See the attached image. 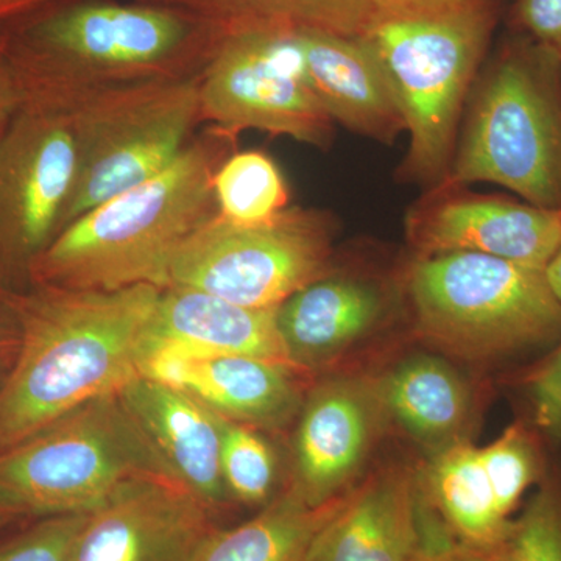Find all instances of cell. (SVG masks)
Returning <instances> with one entry per match:
<instances>
[{"instance_id":"6da1fadb","label":"cell","mask_w":561,"mask_h":561,"mask_svg":"<svg viewBox=\"0 0 561 561\" xmlns=\"http://www.w3.org/2000/svg\"><path fill=\"white\" fill-rule=\"evenodd\" d=\"M161 289L10 291L20 345L0 382V451L140 376Z\"/></svg>"},{"instance_id":"7a4b0ae2","label":"cell","mask_w":561,"mask_h":561,"mask_svg":"<svg viewBox=\"0 0 561 561\" xmlns=\"http://www.w3.org/2000/svg\"><path fill=\"white\" fill-rule=\"evenodd\" d=\"M228 32L157 3L66 0L0 38L24 102L68 108L81 98L149 81L197 79Z\"/></svg>"},{"instance_id":"3957f363","label":"cell","mask_w":561,"mask_h":561,"mask_svg":"<svg viewBox=\"0 0 561 561\" xmlns=\"http://www.w3.org/2000/svg\"><path fill=\"white\" fill-rule=\"evenodd\" d=\"M238 139L209 127L168 169L114 195L55 236L33 261L35 287L121 290L169 287L184 242L217 214L214 176Z\"/></svg>"},{"instance_id":"277c9868","label":"cell","mask_w":561,"mask_h":561,"mask_svg":"<svg viewBox=\"0 0 561 561\" xmlns=\"http://www.w3.org/2000/svg\"><path fill=\"white\" fill-rule=\"evenodd\" d=\"M409 291L421 335L454 356L504 359L561 342V300L545 268L431 254L413 267Z\"/></svg>"},{"instance_id":"5b68a950","label":"cell","mask_w":561,"mask_h":561,"mask_svg":"<svg viewBox=\"0 0 561 561\" xmlns=\"http://www.w3.org/2000/svg\"><path fill=\"white\" fill-rule=\"evenodd\" d=\"M504 0H419L364 39L378 55L411 133L409 168L440 175L457 117Z\"/></svg>"},{"instance_id":"8992f818","label":"cell","mask_w":561,"mask_h":561,"mask_svg":"<svg viewBox=\"0 0 561 561\" xmlns=\"http://www.w3.org/2000/svg\"><path fill=\"white\" fill-rule=\"evenodd\" d=\"M561 57L530 36L490 70L454 165L456 183L489 181L561 209Z\"/></svg>"},{"instance_id":"52a82bcc","label":"cell","mask_w":561,"mask_h":561,"mask_svg":"<svg viewBox=\"0 0 561 561\" xmlns=\"http://www.w3.org/2000/svg\"><path fill=\"white\" fill-rule=\"evenodd\" d=\"M154 474L172 476L108 394L0 451V515L90 512L122 483Z\"/></svg>"},{"instance_id":"ba28073f","label":"cell","mask_w":561,"mask_h":561,"mask_svg":"<svg viewBox=\"0 0 561 561\" xmlns=\"http://www.w3.org/2000/svg\"><path fill=\"white\" fill-rule=\"evenodd\" d=\"M201 77L94 92L66 108L79 144V171L60 231L183 153L202 124Z\"/></svg>"},{"instance_id":"9c48e42d","label":"cell","mask_w":561,"mask_h":561,"mask_svg":"<svg viewBox=\"0 0 561 561\" xmlns=\"http://www.w3.org/2000/svg\"><path fill=\"white\" fill-rule=\"evenodd\" d=\"M323 214L287 208L257 225L210 217L181 247L169 287H186L254 309H278L330 273ZM168 289V287H165Z\"/></svg>"},{"instance_id":"30bf717a","label":"cell","mask_w":561,"mask_h":561,"mask_svg":"<svg viewBox=\"0 0 561 561\" xmlns=\"http://www.w3.org/2000/svg\"><path fill=\"white\" fill-rule=\"evenodd\" d=\"M201 121L230 138L261 130L324 147L332 117L309 83L298 31L228 32L198 87Z\"/></svg>"},{"instance_id":"8fae6325","label":"cell","mask_w":561,"mask_h":561,"mask_svg":"<svg viewBox=\"0 0 561 561\" xmlns=\"http://www.w3.org/2000/svg\"><path fill=\"white\" fill-rule=\"evenodd\" d=\"M79 171L69 110L27 101L0 136V276L27 278L54 241Z\"/></svg>"},{"instance_id":"7c38bea8","label":"cell","mask_w":561,"mask_h":561,"mask_svg":"<svg viewBox=\"0 0 561 561\" xmlns=\"http://www.w3.org/2000/svg\"><path fill=\"white\" fill-rule=\"evenodd\" d=\"M219 527L172 476H142L88 512L73 561H197Z\"/></svg>"},{"instance_id":"4fadbf2b","label":"cell","mask_w":561,"mask_h":561,"mask_svg":"<svg viewBox=\"0 0 561 561\" xmlns=\"http://www.w3.org/2000/svg\"><path fill=\"white\" fill-rule=\"evenodd\" d=\"M386 412L379 383L335 378L302 401L289 485L312 507L341 496L375 443Z\"/></svg>"},{"instance_id":"5bb4252c","label":"cell","mask_w":561,"mask_h":561,"mask_svg":"<svg viewBox=\"0 0 561 561\" xmlns=\"http://www.w3.org/2000/svg\"><path fill=\"white\" fill-rule=\"evenodd\" d=\"M301 373L247 356H203L150 341L144 346L140 376L179 387L221 419L276 430L300 412Z\"/></svg>"},{"instance_id":"9a60e30c","label":"cell","mask_w":561,"mask_h":561,"mask_svg":"<svg viewBox=\"0 0 561 561\" xmlns=\"http://www.w3.org/2000/svg\"><path fill=\"white\" fill-rule=\"evenodd\" d=\"M117 394L173 478L210 512L225 511L232 501L221 478V416L179 387L147 376Z\"/></svg>"},{"instance_id":"2e32d148","label":"cell","mask_w":561,"mask_h":561,"mask_svg":"<svg viewBox=\"0 0 561 561\" xmlns=\"http://www.w3.org/2000/svg\"><path fill=\"white\" fill-rule=\"evenodd\" d=\"M306 72L317 98L351 130L389 140L405 130L389 73L365 41L298 31Z\"/></svg>"},{"instance_id":"e0dca14e","label":"cell","mask_w":561,"mask_h":561,"mask_svg":"<svg viewBox=\"0 0 561 561\" xmlns=\"http://www.w3.org/2000/svg\"><path fill=\"white\" fill-rule=\"evenodd\" d=\"M420 479L390 468L351 491L302 561H408L420 540Z\"/></svg>"},{"instance_id":"ac0fdd59","label":"cell","mask_w":561,"mask_h":561,"mask_svg":"<svg viewBox=\"0 0 561 561\" xmlns=\"http://www.w3.org/2000/svg\"><path fill=\"white\" fill-rule=\"evenodd\" d=\"M420 241L430 254L471 251L546 271L561 243V209L501 198L449 202L427 217Z\"/></svg>"},{"instance_id":"d6986e66","label":"cell","mask_w":561,"mask_h":561,"mask_svg":"<svg viewBox=\"0 0 561 561\" xmlns=\"http://www.w3.org/2000/svg\"><path fill=\"white\" fill-rule=\"evenodd\" d=\"M147 339L192 354L256 357L294 368L280 341L276 309L245 308L186 287L161 290Z\"/></svg>"},{"instance_id":"ffe728a7","label":"cell","mask_w":561,"mask_h":561,"mask_svg":"<svg viewBox=\"0 0 561 561\" xmlns=\"http://www.w3.org/2000/svg\"><path fill=\"white\" fill-rule=\"evenodd\" d=\"M382 313L378 290L330 275L302 287L276 309L287 359L298 373L317 370L375 328Z\"/></svg>"},{"instance_id":"44dd1931","label":"cell","mask_w":561,"mask_h":561,"mask_svg":"<svg viewBox=\"0 0 561 561\" xmlns=\"http://www.w3.org/2000/svg\"><path fill=\"white\" fill-rule=\"evenodd\" d=\"M172 7L214 22L227 32L284 27L364 39L409 0H136Z\"/></svg>"},{"instance_id":"7402d4cb","label":"cell","mask_w":561,"mask_h":561,"mask_svg":"<svg viewBox=\"0 0 561 561\" xmlns=\"http://www.w3.org/2000/svg\"><path fill=\"white\" fill-rule=\"evenodd\" d=\"M420 486L457 541L476 551H501L513 519L502 515L481 448L460 440L438 449Z\"/></svg>"},{"instance_id":"603a6c76","label":"cell","mask_w":561,"mask_h":561,"mask_svg":"<svg viewBox=\"0 0 561 561\" xmlns=\"http://www.w3.org/2000/svg\"><path fill=\"white\" fill-rule=\"evenodd\" d=\"M382 404L413 438L438 449L460 442L471 413L467 383L434 356L402 362L379 382Z\"/></svg>"},{"instance_id":"cb8c5ba5","label":"cell","mask_w":561,"mask_h":561,"mask_svg":"<svg viewBox=\"0 0 561 561\" xmlns=\"http://www.w3.org/2000/svg\"><path fill=\"white\" fill-rule=\"evenodd\" d=\"M351 491L312 507L289 485L249 522L217 530L197 561H302Z\"/></svg>"},{"instance_id":"d4e9b609","label":"cell","mask_w":561,"mask_h":561,"mask_svg":"<svg viewBox=\"0 0 561 561\" xmlns=\"http://www.w3.org/2000/svg\"><path fill=\"white\" fill-rule=\"evenodd\" d=\"M217 214L241 225L275 219L289 208V190L276 162L260 150L234 151L214 176Z\"/></svg>"},{"instance_id":"484cf974","label":"cell","mask_w":561,"mask_h":561,"mask_svg":"<svg viewBox=\"0 0 561 561\" xmlns=\"http://www.w3.org/2000/svg\"><path fill=\"white\" fill-rule=\"evenodd\" d=\"M481 457L502 515L512 519L527 490L545 478L540 438L527 424L515 423L483 446Z\"/></svg>"},{"instance_id":"4316f807","label":"cell","mask_w":561,"mask_h":561,"mask_svg":"<svg viewBox=\"0 0 561 561\" xmlns=\"http://www.w3.org/2000/svg\"><path fill=\"white\" fill-rule=\"evenodd\" d=\"M220 468L232 502L264 507L272 501L275 453L254 427L221 419Z\"/></svg>"},{"instance_id":"83f0119b","label":"cell","mask_w":561,"mask_h":561,"mask_svg":"<svg viewBox=\"0 0 561 561\" xmlns=\"http://www.w3.org/2000/svg\"><path fill=\"white\" fill-rule=\"evenodd\" d=\"M496 561H561V472H546Z\"/></svg>"},{"instance_id":"f1b7e54d","label":"cell","mask_w":561,"mask_h":561,"mask_svg":"<svg viewBox=\"0 0 561 561\" xmlns=\"http://www.w3.org/2000/svg\"><path fill=\"white\" fill-rule=\"evenodd\" d=\"M88 512L47 516L0 546V561H73Z\"/></svg>"},{"instance_id":"f546056e","label":"cell","mask_w":561,"mask_h":561,"mask_svg":"<svg viewBox=\"0 0 561 561\" xmlns=\"http://www.w3.org/2000/svg\"><path fill=\"white\" fill-rule=\"evenodd\" d=\"M531 424L546 437L561 442V342L524 375Z\"/></svg>"},{"instance_id":"4dcf8cb0","label":"cell","mask_w":561,"mask_h":561,"mask_svg":"<svg viewBox=\"0 0 561 561\" xmlns=\"http://www.w3.org/2000/svg\"><path fill=\"white\" fill-rule=\"evenodd\" d=\"M515 24L561 57V0H518Z\"/></svg>"},{"instance_id":"1f68e13d","label":"cell","mask_w":561,"mask_h":561,"mask_svg":"<svg viewBox=\"0 0 561 561\" xmlns=\"http://www.w3.org/2000/svg\"><path fill=\"white\" fill-rule=\"evenodd\" d=\"M420 540L408 561H442L449 540L453 538L446 524L432 507L420 489L419 502Z\"/></svg>"},{"instance_id":"d6a6232c","label":"cell","mask_w":561,"mask_h":561,"mask_svg":"<svg viewBox=\"0 0 561 561\" xmlns=\"http://www.w3.org/2000/svg\"><path fill=\"white\" fill-rule=\"evenodd\" d=\"M24 91L9 62L0 54V136L24 105Z\"/></svg>"},{"instance_id":"836d02e7","label":"cell","mask_w":561,"mask_h":561,"mask_svg":"<svg viewBox=\"0 0 561 561\" xmlns=\"http://www.w3.org/2000/svg\"><path fill=\"white\" fill-rule=\"evenodd\" d=\"M66 0H0V38L20 22Z\"/></svg>"},{"instance_id":"e575fe53","label":"cell","mask_w":561,"mask_h":561,"mask_svg":"<svg viewBox=\"0 0 561 561\" xmlns=\"http://www.w3.org/2000/svg\"><path fill=\"white\" fill-rule=\"evenodd\" d=\"M20 345V324L10 301V291L0 286V356H13Z\"/></svg>"},{"instance_id":"d590c367","label":"cell","mask_w":561,"mask_h":561,"mask_svg":"<svg viewBox=\"0 0 561 561\" xmlns=\"http://www.w3.org/2000/svg\"><path fill=\"white\" fill-rule=\"evenodd\" d=\"M500 552L501 551H476V549H471L468 548V546L461 545V542L457 541V538L453 535L451 540H449L448 546H446L445 553H443L442 561H496Z\"/></svg>"},{"instance_id":"8d00e7d4","label":"cell","mask_w":561,"mask_h":561,"mask_svg":"<svg viewBox=\"0 0 561 561\" xmlns=\"http://www.w3.org/2000/svg\"><path fill=\"white\" fill-rule=\"evenodd\" d=\"M546 275H548L549 283H551L557 297L561 300V243L556 256L552 257V261L546 267Z\"/></svg>"},{"instance_id":"74e56055","label":"cell","mask_w":561,"mask_h":561,"mask_svg":"<svg viewBox=\"0 0 561 561\" xmlns=\"http://www.w3.org/2000/svg\"><path fill=\"white\" fill-rule=\"evenodd\" d=\"M13 356H0V382H2L3 376H5V373L9 371V367L11 364V360H13Z\"/></svg>"},{"instance_id":"f35d334b","label":"cell","mask_w":561,"mask_h":561,"mask_svg":"<svg viewBox=\"0 0 561 561\" xmlns=\"http://www.w3.org/2000/svg\"><path fill=\"white\" fill-rule=\"evenodd\" d=\"M10 522H13V518H9V516L0 515V527L5 526V524H9Z\"/></svg>"},{"instance_id":"ab89813d","label":"cell","mask_w":561,"mask_h":561,"mask_svg":"<svg viewBox=\"0 0 561 561\" xmlns=\"http://www.w3.org/2000/svg\"><path fill=\"white\" fill-rule=\"evenodd\" d=\"M0 278H2V276H0Z\"/></svg>"}]
</instances>
